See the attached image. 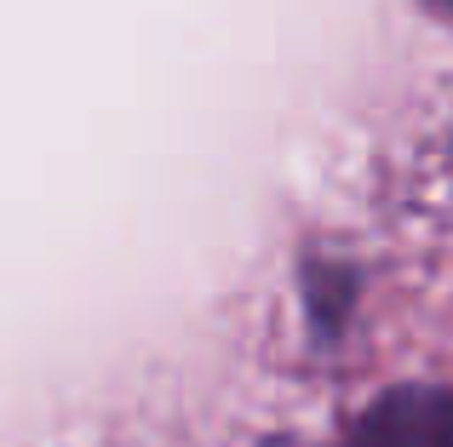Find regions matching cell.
<instances>
[{
  "label": "cell",
  "mask_w": 453,
  "mask_h": 447,
  "mask_svg": "<svg viewBox=\"0 0 453 447\" xmlns=\"http://www.w3.org/2000/svg\"><path fill=\"white\" fill-rule=\"evenodd\" d=\"M350 447H453V390H390Z\"/></svg>",
  "instance_id": "6da1fadb"
},
{
  "label": "cell",
  "mask_w": 453,
  "mask_h": 447,
  "mask_svg": "<svg viewBox=\"0 0 453 447\" xmlns=\"http://www.w3.org/2000/svg\"><path fill=\"white\" fill-rule=\"evenodd\" d=\"M431 6H453V0H431Z\"/></svg>",
  "instance_id": "7a4b0ae2"
}]
</instances>
